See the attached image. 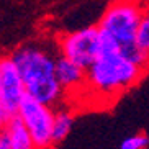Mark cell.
<instances>
[{"instance_id": "cell-1", "label": "cell", "mask_w": 149, "mask_h": 149, "mask_svg": "<svg viewBox=\"0 0 149 149\" xmlns=\"http://www.w3.org/2000/svg\"><path fill=\"white\" fill-rule=\"evenodd\" d=\"M148 69L149 56L136 44L121 48L100 31L98 56L85 70V93L97 97L100 102H111L136 85Z\"/></svg>"}, {"instance_id": "cell-2", "label": "cell", "mask_w": 149, "mask_h": 149, "mask_svg": "<svg viewBox=\"0 0 149 149\" xmlns=\"http://www.w3.org/2000/svg\"><path fill=\"white\" fill-rule=\"evenodd\" d=\"M28 98L40 102L51 108L67 105L66 95L56 79L57 51L43 43H25L10 53Z\"/></svg>"}, {"instance_id": "cell-3", "label": "cell", "mask_w": 149, "mask_h": 149, "mask_svg": "<svg viewBox=\"0 0 149 149\" xmlns=\"http://www.w3.org/2000/svg\"><path fill=\"white\" fill-rule=\"evenodd\" d=\"M144 8V2H131V0L110 2L95 26L102 33L108 35L113 41H116L121 48L133 46Z\"/></svg>"}, {"instance_id": "cell-4", "label": "cell", "mask_w": 149, "mask_h": 149, "mask_svg": "<svg viewBox=\"0 0 149 149\" xmlns=\"http://www.w3.org/2000/svg\"><path fill=\"white\" fill-rule=\"evenodd\" d=\"M98 41H100L98 28L95 25L85 26L57 36L56 51L59 56L66 57L67 61L87 70L98 56Z\"/></svg>"}, {"instance_id": "cell-5", "label": "cell", "mask_w": 149, "mask_h": 149, "mask_svg": "<svg viewBox=\"0 0 149 149\" xmlns=\"http://www.w3.org/2000/svg\"><path fill=\"white\" fill-rule=\"evenodd\" d=\"M17 116L28 130L36 149L53 148L54 108L26 97L18 108Z\"/></svg>"}, {"instance_id": "cell-6", "label": "cell", "mask_w": 149, "mask_h": 149, "mask_svg": "<svg viewBox=\"0 0 149 149\" xmlns=\"http://www.w3.org/2000/svg\"><path fill=\"white\" fill-rule=\"evenodd\" d=\"M26 98L25 85L10 54L0 56V102L8 118L17 116L22 102Z\"/></svg>"}, {"instance_id": "cell-7", "label": "cell", "mask_w": 149, "mask_h": 149, "mask_svg": "<svg viewBox=\"0 0 149 149\" xmlns=\"http://www.w3.org/2000/svg\"><path fill=\"white\" fill-rule=\"evenodd\" d=\"M56 79L66 95V100L85 93V69L75 66L59 54L56 57Z\"/></svg>"}, {"instance_id": "cell-8", "label": "cell", "mask_w": 149, "mask_h": 149, "mask_svg": "<svg viewBox=\"0 0 149 149\" xmlns=\"http://www.w3.org/2000/svg\"><path fill=\"white\" fill-rule=\"evenodd\" d=\"M2 133H3L5 139L8 141V144L12 149H36L28 130L18 120V116L10 118Z\"/></svg>"}, {"instance_id": "cell-9", "label": "cell", "mask_w": 149, "mask_h": 149, "mask_svg": "<svg viewBox=\"0 0 149 149\" xmlns=\"http://www.w3.org/2000/svg\"><path fill=\"white\" fill-rule=\"evenodd\" d=\"M74 126V111L69 105H62L54 108V120H53V146L61 144L66 139Z\"/></svg>"}, {"instance_id": "cell-10", "label": "cell", "mask_w": 149, "mask_h": 149, "mask_svg": "<svg viewBox=\"0 0 149 149\" xmlns=\"http://www.w3.org/2000/svg\"><path fill=\"white\" fill-rule=\"evenodd\" d=\"M136 48L141 49L146 56H149V3H146V8L143 12L138 33H136Z\"/></svg>"}, {"instance_id": "cell-11", "label": "cell", "mask_w": 149, "mask_h": 149, "mask_svg": "<svg viewBox=\"0 0 149 149\" xmlns=\"http://www.w3.org/2000/svg\"><path fill=\"white\" fill-rule=\"evenodd\" d=\"M149 148V136L146 133H136V134L126 136L121 141L120 149H148Z\"/></svg>"}, {"instance_id": "cell-12", "label": "cell", "mask_w": 149, "mask_h": 149, "mask_svg": "<svg viewBox=\"0 0 149 149\" xmlns=\"http://www.w3.org/2000/svg\"><path fill=\"white\" fill-rule=\"evenodd\" d=\"M8 120L10 118L7 116L3 107H2V102H0V133L3 131V128H5V125H7V121H8Z\"/></svg>"}, {"instance_id": "cell-13", "label": "cell", "mask_w": 149, "mask_h": 149, "mask_svg": "<svg viewBox=\"0 0 149 149\" xmlns=\"http://www.w3.org/2000/svg\"><path fill=\"white\" fill-rule=\"evenodd\" d=\"M0 149H12V148H10V144H8V141L5 139L3 133H0Z\"/></svg>"}]
</instances>
